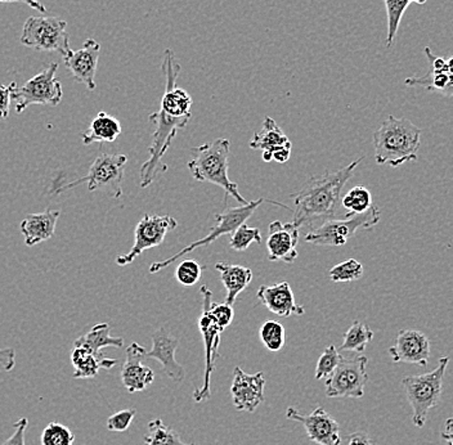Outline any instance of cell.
I'll use <instances>...</instances> for the list:
<instances>
[{"label": "cell", "instance_id": "obj_1", "mask_svg": "<svg viewBox=\"0 0 453 445\" xmlns=\"http://www.w3.org/2000/svg\"><path fill=\"white\" fill-rule=\"evenodd\" d=\"M364 158H357L349 165L340 167L338 170H326L322 174L311 178L307 184L294 195L296 208L293 210V223L297 228L314 226V223L322 224L335 218L336 210L342 201V189Z\"/></svg>", "mask_w": 453, "mask_h": 445}, {"label": "cell", "instance_id": "obj_2", "mask_svg": "<svg viewBox=\"0 0 453 445\" xmlns=\"http://www.w3.org/2000/svg\"><path fill=\"white\" fill-rule=\"evenodd\" d=\"M373 146L379 165L398 167L416 161L421 146V129L409 119L388 116L373 133Z\"/></svg>", "mask_w": 453, "mask_h": 445}, {"label": "cell", "instance_id": "obj_3", "mask_svg": "<svg viewBox=\"0 0 453 445\" xmlns=\"http://www.w3.org/2000/svg\"><path fill=\"white\" fill-rule=\"evenodd\" d=\"M229 150L231 142L218 138L192 149V158L187 166L195 180L219 186L226 197L232 196L241 205H246L248 201L240 195L239 187L228 178Z\"/></svg>", "mask_w": 453, "mask_h": 445}, {"label": "cell", "instance_id": "obj_4", "mask_svg": "<svg viewBox=\"0 0 453 445\" xmlns=\"http://www.w3.org/2000/svg\"><path fill=\"white\" fill-rule=\"evenodd\" d=\"M449 357L439 359L437 368L425 375L407 376L402 380L412 408V422L416 427L421 429L426 422L427 413L432 408L437 407L443 393V377L449 367Z\"/></svg>", "mask_w": 453, "mask_h": 445}, {"label": "cell", "instance_id": "obj_5", "mask_svg": "<svg viewBox=\"0 0 453 445\" xmlns=\"http://www.w3.org/2000/svg\"><path fill=\"white\" fill-rule=\"evenodd\" d=\"M378 206H371L362 214L345 215V219H328L305 234V242L317 246H344L359 229H371L380 222Z\"/></svg>", "mask_w": 453, "mask_h": 445}, {"label": "cell", "instance_id": "obj_6", "mask_svg": "<svg viewBox=\"0 0 453 445\" xmlns=\"http://www.w3.org/2000/svg\"><path fill=\"white\" fill-rule=\"evenodd\" d=\"M265 201H267L265 198H259V200L251 201V203H248L246 205L226 209L225 211L220 212V214L215 215V226H212L208 236L189 243L183 250H180L178 254L173 255V257H168V259L163 260V262L154 263V265L150 266V272L154 274L157 273V272L165 269L166 266L172 265L173 263L177 262V260L180 259L184 255L189 254V252L196 250V249L211 245V243L219 237L234 234L241 224L246 223L250 219L255 210L259 208Z\"/></svg>", "mask_w": 453, "mask_h": 445}, {"label": "cell", "instance_id": "obj_7", "mask_svg": "<svg viewBox=\"0 0 453 445\" xmlns=\"http://www.w3.org/2000/svg\"><path fill=\"white\" fill-rule=\"evenodd\" d=\"M67 22L58 17H28L22 28L21 42L41 52H70Z\"/></svg>", "mask_w": 453, "mask_h": 445}, {"label": "cell", "instance_id": "obj_8", "mask_svg": "<svg viewBox=\"0 0 453 445\" xmlns=\"http://www.w3.org/2000/svg\"><path fill=\"white\" fill-rule=\"evenodd\" d=\"M127 163L126 155L104 153L93 161L88 175L52 188V194H61V192L73 188L79 184L87 183L89 192H95L106 187V188L111 189L113 197L120 198L123 196L124 169H126Z\"/></svg>", "mask_w": 453, "mask_h": 445}, {"label": "cell", "instance_id": "obj_9", "mask_svg": "<svg viewBox=\"0 0 453 445\" xmlns=\"http://www.w3.org/2000/svg\"><path fill=\"white\" fill-rule=\"evenodd\" d=\"M58 64L53 62L22 87H14L11 98L16 101V112L22 113L33 104L58 106L64 97L61 81L57 79Z\"/></svg>", "mask_w": 453, "mask_h": 445}, {"label": "cell", "instance_id": "obj_10", "mask_svg": "<svg viewBox=\"0 0 453 445\" xmlns=\"http://www.w3.org/2000/svg\"><path fill=\"white\" fill-rule=\"evenodd\" d=\"M367 363L368 358L364 356L342 357L335 371L326 377V395L328 398H362L368 381Z\"/></svg>", "mask_w": 453, "mask_h": 445}, {"label": "cell", "instance_id": "obj_11", "mask_svg": "<svg viewBox=\"0 0 453 445\" xmlns=\"http://www.w3.org/2000/svg\"><path fill=\"white\" fill-rule=\"evenodd\" d=\"M200 293L203 295V313L198 319V330L203 336V347H205V373H203V387L194 393L196 403L211 399V379L214 372L215 362L219 357L218 348H219L220 334H222L209 313V305L212 302L211 291L206 286H203Z\"/></svg>", "mask_w": 453, "mask_h": 445}, {"label": "cell", "instance_id": "obj_12", "mask_svg": "<svg viewBox=\"0 0 453 445\" xmlns=\"http://www.w3.org/2000/svg\"><path fill=\"white\" fill-rule=\"evenodd\" d=\"M177 226V220L170 215L144 214L135 226L134 245L127 254L116 257V265L119 266L132 265L144 251L160 246L168 232Z\"/></svg>", "mask_w": 453, "mask_h": 445}, {"label": "cell", "instance_id": "obj_13", "mask_svg": "<svg viewBox=\"0 0 453 445\" xmlns=\"http://www.w3.org/2000/svg\"><path fill=\"white\" fill-rule=\"evenodd\" d=\"M286 418L299 422L304 426L308 439L319 445H340V426L333 416L328 415L322 407H317L311 415H302L296 408L288 407Z\"/></svg>", "mask_w": 453, "mask_h": 445}, {"label": "cell", "instance_id": "obj_14", "mask_svg": "<svg viewBox=\"0 0 453 445\" xmlns=\"http://www.w3.org/2000/svg\"><path fill=\"white\" fill-rule=\"evenodd\" d=\"M101 44L95 39H87L78 50H71L64 57L65 66L70 71L76 83L84 84L87 89L95 90Z\"/></svg>", "mask_w": 453, "mask_h": 445}, {"label": "cell", "instance_id": "obj_15", "mask_svg": "<svg viewBox=\"0 0 453 445\" xmlns=\"http://www.w3.org/2000/svg\"><path fill=\"white\" fill-rule=\"evenodd\" d=\"M265 377L263 372L248 375L240 367L234 368L232 382V401L237 410L253 413L265 402Z\"/></svg>", "mask_w": 453, "mask_h": 445}, {"label": "cell", "instance_id": "obj_16", "mask_svg": "<svg viewBox=\"0 0 453 445\" xmlns=\"http://www.w3.org/2000/svg\"><path fill=\"white\" fill-rule=\"evenodd\" d=\"M395 363H409L425 367L429 362L432 347L426 334L416 330H401L395 345L389 349Z\"/></svg>", "mask_w": 453, "mask_h": 445}, {"label": "cell", "instance_id": "obj_17", "mask_svg": "<svg viewBox=\"0 0 453 445\" xmlns=\"http://www.w3.org/2000/svg\"><path fill=\"white\" fill-rule=\"evenodd\" d=\"M427 59H429V71L421 78L406 79L404 84L409 87H421L429 92L441 93L451 97L452 96V57H439L433 55L429 47L425 48Z\"/></svg>", "mask_w": 453, "mask_h": 445}, {"label": "cell", "instance_id": "obj_18", "mask_svg": "<svg viewBox=\"0 0 453 445\" xmlns=\"http://www.w3.org/2000/svg\"><path fill=\"white\" fill-rule=\"evenodd\" d=\"M267 251L271 262L290 263L297 259L296 246L300 229L293 222L283 224L274 220L268 226Z\"/></svg>", "mask_w": 453, "mask_h": 445}, {"label": "cell", "instance_id": "obj_19", "mask_svg": "<svg viewBox=\"0 0 453 445\" xmlns=\"http://www.w3.org/2000/svg\"><path fill=\"white\" fill-rule=\"evenodd\" d=\"M151 340L152 349L146 351L144 358L155 359V361L160 363L164 372L173 381H183L184 377H186V370L175 359V353H177V349L180 347V339L172 336L166 331V328L161 327L152 334Z\"/></svg>", "mask_w": 453, "mask_h": 445}, {"label": "cell", "instance_id": "obj_20", "mask_svg": "<svg viewBox=\"0 0 453 445\" xmlns=\"http://www.w3.org/2000/svg\"><path fill=\"white\" fill-rule=\"evenodd\" d=\"M146 349L133 342L126 351V362L121 367V382L129 393H138L146 390L154 382L155 372L151 368L144 365L143 359Z\"/></svg>", "mask_w": 453, "mask_h": 445}, {"label": "cell", "instance_id": "obj_21", "mask_svg": "<svg viewBox=\"0 0 453 445\" xmlns=\"http://www.w3.org/2000/svg\"><path fill=\"white\" fill-rule=\"evenodd\" d=\"M257 299L262 304L276 316L288 318L291 316H304L305 309L297 304L296 295L288 282L277 283V285L260 286L257 293Z\"/></svg>", "mask_w": 453, "mask_h": 445}, {"label": "cell", "instance_id": "obj_22", "mask_svg": "<svg viewBox=\"0 0 453 445\" xmlns=\"http://www.w3.org/2000/svg\"><path fill=\"white\" fill-rule=\"evenodd\" d=\"M58 218L59 210H45L44 212H36L25 218L19 226L22 236L25 238V245L27 248H33L52 238Z\"/></svg>", "mask_w": 453, "mask_h": 445}, {"label": "cell", "instance_id": "obj_23", "mask_svg": "<svg viewBox=\"0 0 453 445\" xmlns=\"http://www.w3.org/2000/svg\"><path fill=\"white\" fill-rule=\"evenodd\" d=\"M215 269L219 272L220 280L226 290V304L234 305L239 295L246 290L253 280V272L246 266L226 262L217 263Z\"/></svg>", "mask_w": 453, "mask_h": 445}, {"label": "cell", "instance_id": "obj_24", "mask_svg": "<svg viewBox=\"0 0 453 445\" xmlns=\"http://www.w3.org/2000/svg\"><path fill=\"white\" fill-rule=\"evenodd\" d=\"M75 347L87 349L98 358H106V356L101 351L102 349L123 348L124 339L111 336V326L109 323H98V325L93 326L89 333L73 341V348Z\"/></svg>", "mask_w": 453, "mask_h": 445}, {"label": "cell", "instance_id": "obj_25", "mask_svg": "<svg viewBox=\"0 0 453 445\" xmlns=\"http://www.w3.org/2000/svg\"><path fill=\"white\" fill-rule=\"evenodd\" d=\"M121 134V126L118 119L104 111L98 112L93 119L89 129L83 134V143L89 146L93 143H111Z\"/></svg>", "mask_w": 453, "mask_h": 445}, {"label": "cell", "instance_id": "obj_26", "mask_svg": "<svg viewBox=\"0 0 453 445\" xmlns=\"http://www.w3.org/2000/svg\"><path fill=\"white\" fill-rule=\"evenodd\" d=\"M71 363L75 370L73 372L75 379H93L98 375L101 368L111 370L118 361L110 358H98L87 349L75 347L71 353Z\"/></svg>", "mask_w": 453, "mask_h": 445}, {"label": "cell", "instance_id": "obj_27", "mask_svg": "<svg viewBox=\"0 0 453 445\" xmlns=\"http://www.w3.org/2000/svg\"><path fill=\"white\" fill-rule=\"evenodd\" d=\"M250 149L262 150V151H276L281 147H293L288 135L283 133L281 127L277 126L273 119L265 116L260 132H257L251 138Z\"/></svg>", "mask_w": 453, "mask_h": 445}, {"label": "cell", "instance_id": "obj_28", "mask_svg": "<svg viewBox=\"0 0 453 445\" xmlns=\"http://www.w3.org/2000/svg\"><path fill=\"white\" fill-rule=\"evenodd\" d=\"M412 2L416 3V4H425L426 0H384L388 17V48H392L393 44H395L402 17H403L404 12H406L407 8H409Z\"/></svg>", "mask_w": 453, "mask_h": 445}, {"label": "cell", "instance_id": "obj_29", "mask_svg": "<svg viewBox=\"0 0 453 445\" xmlns=\"http://www.w3.org/2000/svg\"><path fill=\"white\" fill-rule=\"evenodd\" d=\"M146 445H198L187 444L180 439V433L166 426L163 419L156 418L147 426V433L144 435Z\"/></svg>", "mask_w": 453, "mask_h": 445}, {"label": "cell", "instance_id": "obj_30", "mask_svg": "<svg viewBox=\"0 0 453 445\" xmlns=\"http://www.w3.org/2000/svg\"><path fill=\"white\" fill-rule=\"evenodd\" d=\"M373 333L365 323L359 320H354L349 330L344 334V341H342L340 350L354 351V353H364L366 347L372 341Z\"/></svg>", "mask_w": 453, "mask_h": 445}, {"label": "cell", "instance_id": "obj_31", "mask_svg": "<svg viewBox=\"0 0 453 445\" xmlns=\"http://www.w3.org/2000/svg\"><path fill=\"white\" fill-rule=\"evenodd\" d=\"M340 203L349 211L347 215L362 214L372 206V195L366 187L356 186L342 196Z\"/></svg>", "mask_w": 453, "mask_h": 445}, {"label": "cell", "instance_id": "obj_32", "mask_svg": "<svg viewBox=\"0 0 453 445\" xmlns=\"http://www.w3.org/2000/svg\"><path fill=\"white\" fill-rule=\"evenodd\" d=\"M260 340L269 351H280L285 347L286 331L277 320H267L260 327Z\"/></svg>", "mask_w": 453, "mask_h": 445}, {"label": "cell", "instance_id": "obj_33", "mask_svg": "<svg viewBox=\"0 0 453 445\" xmlns=\"http://www.w3.org/2000/svg\"><path fill=\"white\" fill-rule=\"evenodd\" d=\"M364 265L356 259H348L330 269V280L335 283H347L358 280L364 276Z\"/></svg>", "mask_w": 453, "mask_h": 445}, {"label": "cell", "instance_id": "obj_34", "mask_svg": "<svg viewBox=\"0 0 453 445\" xmlns=\"http://www.w3.org/2000/svg\"><path fill=\"white\" fill-rule=\"evenodd\" d=\"M75 435L69 427L58 422H50L42 430L41 436L42 445H73Z\"/></svg>", "mask_w": 453, "mask_h": 445}, {"label": "cell", "instance_id": "obj_35", "mask_svg": "<svg viewBox=\"0 0 453 445\" xmlns=\"http://www.w3.org/2000/svg\"><path fill=\"white\" fill-rule=\"evenodd\" d=\"M254 242L257 243V245L262 243V234H260L259 229L251 228V226H246V224L243 223L232 234L229 246H231L234 251H245L248 250L251 243Z\"/></svg>", "mask_w": 453, "mask_h": 445}, {"label": "cell", "instance_id": "obj_36", "mask_svg": "<svg viewBox=\"0 0 453 445\" xmlns=\"http://www.w3.org/2000/svg\"><path fill=\"white\" fill-rule=\"evenodd\" d=\"M201 276H203V266L194 259L183 260L175 271V279L186 288L196 285Z\"/></svg>", "mask_w": 453, "mask_h": 445}, {"label": "cell", "instance_id": "obj_37", "mask_svg": "<svg viewBox=\"0 0 453 445\" xmlns=\"http://www.w3.org/2000/svg\"><path fill=\"white\" fill-rule=\"evenodd\" d=\"M340 359H342V356H340L338 349L334 345L326 348L322 356L319 357V363H317L316 379L322 380L330 376L338 367Z\"/></svg>", "mask_w": 453, "mask_h": 445}, {"label": "cell", "instance_id": "obj_38", "mask_svg": "<svg viewBox=\"0 0 453 445\" xmlns=\"http://www.w3.org/2000/svg\"><path fill=\"white\" fill-rule=\"evenodd\" d=\"M209 313L222 333L234 318V306L226 304V303H218L217 304V303L211 302L209 305Z\"/></svg>", "mask_w": 453, "mask_h": 445}, {"label": "cell", "instance_id": "obj_39", "mask_svg": "<svg viewBox=\"0 0 453 445\" xmlns=\"http://www.w3.org/2000/svg\"><path fill=\"white\" fill-rule=\"evenodd\" d=\"M135 415H137V410H119V412L113 413L112 416L107 418V429L112 433L127 432L130 425H132Z\"/></svg>", "mask_w": 453, "mask_h": 445}, {"label": "cell", "instance_id": "obj_40", "mask_svg": "<svg viewBox=\"0 0 453 445\" xmlns=\"http://www.w3.org/2000/svg\"><path fill=\"white\" fill-rule=\"evenodd\" d=\"M27 426L28 419L27 418H21L19 421L14 422V432L12 435H11L10 438L3 443V445H27L25 433H27Z\"/></svg>", "mask_w": 453, "mask_h": 445}, {"label": "cell", "instance_id": "obj_41", "mask_svg": "<svg viewBox=\"0 0 453 445\" xmlns=\"http://www.w3.org/2000/svg\"><path fill=\"white\" fill-rule=\"evenodd\" d=\"M16 85L14 81L10 85L0 84V120H4L10 116L11 101H12L11 92Z\"/></svg>", "mask_w": 453, "mask_h": 445}, {"label": "cell", "instance_id": "obj_42", "mask_svg": "<svg viewBox=\"0 0 453 445\" xmlns=\"http://www.w3.org/2000/svg\"><path fill=\"white\" fill-rule=\"evenodd\" d=\"M0 365L3 370L12 371L14 365H16V350L12 348H2L0 349Z\"/></svg>", "mask_w": 453, "mask_h": 445}, {"label": "cell", "instance_id": "obj_43", "mask_svg": "<svg viewBox=\"0 0 453 445\" xmlns=\"http://www.w3.org/2000/svg\"><path fill=\"white\" fill-rule=\"evenodd\" d=\"M348 445H373V443L366 433L358 432L353 433L352 435H349V441H348Z\"/></svg>", "mask_w": 453, "mask_h": 445}, {"label": "cell", "instance_id": "obj_44", "mask_svg": "<svg viewBox=\"0 0 453 445\" xmlns=\"http://www.w3.org/2000/svg\"><path fill=\"white\" fill-rule=\"evenodd\" d=\"M272 155H273V161H277L280 164L288 163L291 157V147H281V149L272 152Z\"/></svg>", "mask_w": 453, "mask_h": 445}, {"label": "cell", "instance_id": "obj_45", "mask_svg": "<svg viewBox=\"0 0 453 445\" xmlns=\"http://www.w3.org/2000/svg\"><path fill=\"white\" fill-rule=\"evenodd\" d=\"M0 3H24V4H27L28 7L38 11V12H47V8H45L44 4H42V2H39V0H0Z\"/></svg>", "mask_w": 453, "mask_h": 445}, {"label": "cell", "instance_id": "obj_46", "mask_svg": "<svg viewBox=\"0 0 453 445\" xmlns=\"http://www.w3.org/2000/svg\"><path fill=\"white\" fill-rule=\"evenodd\" d=\"M452 418L447 419L446 424H444V430L441 432V439L446 441L447 445H452Z\"/></svg>", "mask_w": 453, "mask_h": 445}, {"label": "cell", "instance_id": "obj_47", "mask_svg": "<svg viewBox=\"0 0 453 445\" xmlns=\"http://www.w3.org/2000/svg\"><path fill=\"white\" fill-rule=\"evenodd\" d=\"M263 160H265V163H271V161H273V155H272V152L263 151Z\"/></svg>", "mask_w": 453, "mask_h": 445}]
</instances>
